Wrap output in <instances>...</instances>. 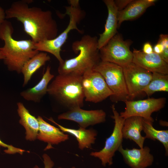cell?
<instances>
[{
  "instance_id": "obj_34",
  "label": "cell",
  "mask_w": 168,
  "mask_h": 168,
  "mask_svg": "<svg viewBox=\"0 0 168 168\" xmlns=\"http://www.w3.org/2000/svg\"><path fill=\"white\" fill-rule=\"evenodd\" d=\"M160 124H161L162 125V124H163V125L165 124L166 125L167 123L166 122L162 120L160 121Z\"/></svg>"
},
{
  "instance_id": "obj_35",
  "label": "cell",
  "mask_w": 168,
  "mask_h": 168,
  "mask_svg": "<svg viewBox=\"0 0 168 168\" xmlns=\"http://www.w3.org/2000/svg\"><path fill=\"white\" fill-rule=\"evenodd\" d=\"M57 168H62L61 167H58Z\"/></svg>"
},
{
  "instance_id": "obj_3",
  "label": "cell",
  "mask_w": 168,
  "mask_h": 168,
  "mask_svg": "<svg viewBox=\"0 0 168 168\" xmlns=\"http://www.w3.org/2000/svg\"><path fill=\"white\" fill-rule=\"evenodd\" d=\"M14 29L12 23L5 20L0 25V39L4 44L1 48L5 64L9 70L20 74L24 64L39 52L35 50L31 40H16L12 36Z\"/></svg>"
},
{
  "instance_id": "obj_1",
  "label": "cell",
  "mask_w": 168,
  "mask_h": 168,
  "mask_svg": "<svg viewBox=\"0 0 168 168\" xmlns=\"http://www.w3.org/2000/svg\"><path fill=\"white\" fill-rule=\"evenodd\" d=\"M31 1L13 2L5 11L6 19L15 18L21 22L24 31L35 43L55 38L58 27L52 12L36 7H30L29 5Z\"/></svg>"
},
{
  "instance_id": "obj_19",
  "label": "cell",
  "mask_w": 168,
  "mask_h": 168,
  "mask_svg": "<svg viewBox=\"0 0 168 168\" xmlns=\"http://www.w3.org/2000/svg\"><path fill=\"white\" fill-rule=\"evenodd\" d=\"M57 125L60 130L64 133H68L75 137L78 142V148L81 150L90 148L95 143L97 132L93 128L86 129L81 127L78 129L64 127L56 122L52 118L48 119Z\"/></svg>"
},
{
  "instance_id": "obj_31",
  "label": "cell",
  "mask_w": 168,
  "mask_h": 168,
  "mask_svg": "<svg viewBox=\"0 0 168 168\" xmlns=\"http://www.w3.org/2000/svg\"><path fill=\"white\" fill-rule=\"evenodd\" d=\"M159 55L165 62L168 63V48L165 49Z\"/></svg>"
},
{
  "instance_id": "obj_29",
  "label": "cell",
  "mask_w": 168,
  "mask_h": 168,
  "mask_svg": "<svg viewBox=\"0 0 168 168\" xmlns=\"http://www.w3.org/2000/svg\"><path fill=\"white\" fill-rule=\"evenodd\" d=\"M142 51L145 54H151L153 52V47L150 42H147L144 44Z\"/></svg>"
},
{
  "instance_id": "obj_14",
  "label": "cell",
  "mask_w": 168,
  "mask_h": 168,
  "mask_svg": "<svg viewBox=\"0 0 168 168\" xmlns=\"http://www.w3.org/2000/svg\"><path fill=\"white\" fill-rule=\"evenodd\" d=\"M118 151L125 162L131 168H146L151 166L154 161V157L147 146L140 149H124L121 145Z\"/></svg>"
},
{
  "instance_id": "obj_25",
  "label": "cell",
  "mask_w": 168,
  "mask_h": 168,
  "mask_svg": "<svg viewBox=\"0 0 168 168\" xmlns=\"http://www.w3.org/2000/svg\"><path fill=\"white\" fill-rule=\"evenodd\" d=\"M0 146H2L7 149L4 150V152L8 154H14L16 153H19L22 154L25 150L20 148L16 147L12 145H7L2 141L0 139Z\"/></svg>"
},
{
  "instance_id": "obj_26",
  "label": "cell",
  "mask_w": 168,
  "mask_h": 168,
  "mask_svg": "<svg viewBox=\"0 0 168 168\" xmlns=\"http://www.w3.org/2000/svg\"><path fill=\"white\" fill-rule=\"evenodd\" d=\"M132 1V0H116L114 1L118 12L125 8Z\"/></svg>"
},
{
  "instance_id": "obj_30",
  "label": "cell",
  "mask_w": 168,
  "mask_h": 168,
  "mask_svg": "<svg viewBox=\"0 0 168 168\" xmlns=\"http://www.w3.org/2000/svg\"><path fill=\"white\" fill-rule=\"evenodd\" d=\"M164 49L162 45L158 42L153 47V52L158 54H161Z\"/></svg>"
},
{
  "instance_id": "obj_33",
  "label": "cell",
  "mask_w": 168,
  "mask_h": 168,
  "mask_svg": "<svg viewBox=\"0 0 168 168\" xmlns=\"http://www.w3.org/2000/svg\"><path fill=\"white\" fill-rule=\"evenodd\" d=\"M4 54L1 49V48H0V60L4 59Z\"/></svg>"
},
{
  "instance_id": "obj_4",
  "label": "cell",
  "mask_w": 168,
  "mask_h": 168,
  "mask_svg": "<svg viewBox=\"0 0 168 168\" xmlns=\"http://www.w3.org/2000/svg\"><path fill=\"white\" fill-rule=\"evenodd\" d=\"M82 79L74 74H58L49 85L47 93L69 110L82 108L84 99Z\"/></svg>"
},
{
  "instance_id": "obj_18",
  "label": "cell",
  "mask_w": 168,
  "mask_h": 168,
  "mask_svg": "<svg viewBox=\"0 0 168 168\" xmlns=\"http://www.w3.org/2000/svg\"><path fill=\"white\" fill-rule=\"evenodd\" d=\"M156 0H132L117 14L118 28L125 21L134 20L141 16L149 7L154 5Z\"/></svg>"
},
{
  "instance_id": "obj_11",
  "label": "cell",
  "mask_w": 168,
  "mask_h": 168,
  "mask_svg": "<svg viewBox=\"0 0 168 168\" xmlns=\"http://www.w3.org/2000/svg\"><path fill=\"white\" fill-rule=\"evenodd\" d=\"M122 68L128 93V100H132L144 93L151 79L152 73L133 63Z\"/></svg>"
},
{
  "instance_id": "obj_8",
  "label": "cell",
  "mask_w": 168,
  "mask_h": 168,
  "mask_svg": "<svg viewBox=\"0 0 168 168\" xmlns=\"http://www.w3.org/2000/svg\"><path fill=\"white\" fill-rule=\"evenodd\" d=\"M113 115L111 116L114 120V125L113 132L105 141L104 147L98 152H91L90 155L99 159L104 166L113 164V157L117 151L122 145L123 137L122 129L125 120L121 117L116 110L115 105L111 106Z\"/></svg>"
},
{
  "instance_id": "obj_27",
  "label": "cell",
  "mask_w": 168,
  "mask_h": 168,
  "mask_svg": "<svg viewBox=\"0 0 168 168\" xmlns=\"http://www.w3.org/2000/svg\"><path fill=\"white\" fill-rule=\"evenodd\" d=\"M43 162L44 168H52L54 165V163L50 157L46 154L43 155ZM33 168H40L38 166H35Z\"/></svg>"
},
{
  "instance_id": "obj_21",
  "label": "cell",
  "mask_w": 168,
  "mask_h": 168,
  "mask_svg": "<svg viewBox=\"0 0 168 168\" xmlns=\"http://www.w3.org/2000/svg\"><path fill=\"white\" fill-rule=\"evenodd\" d=\"M17 111L20 119L19 123L26 130V138L27 140L34 141L37 138L39 124L37 118L32 115L21 102L17 103Z\"/></svg>"
},
{
  "instance_id": "obj_22",
  "label": "cell",
  "mask_w": 168,
  "mask_h": 168,
  "mask_svg": "<svg viewBox=\"0 0 168 168\" xmlns=\"http://www.w3.org/2000/svg\"><path fill=\"white\" fill-rule=\"evenodd\" d=\"M50 59V56L44 52H39L28 60L23 66L21 72L23 76V86L28 83L33 75L46 63Z\"/></svg>"
},
{
  "instance_id": "obj_17",
  "label": "cell",
  "mask_w": 168,
  "mask_h": 168,
  "mask_svg": "<svg viewBox=\"0 0 168 168\" xmlns=\"http://www.w3.org/2000/svg\"><path fill=\"white\" fill-rule=\"evenodd\" d=\"M143 118L133 116L125 119L122 131L123 138L132 140L137 144L140 148L143 147L145 137L141 134L143 128Z\"/></svg>"
},
{
  "instance_id": "obj_6",
  "label": "cell",
  "mask_w": 168,
  "mask_h": 168,
  "mask_svg": "<svg viewBox=\"0 0 168 168\" xmlns=\"http://www.w3.org/2000/svg\"><path fill=\"white\" fill-rule=\"evenodd\" d=\"M94 70L103 76L113 93L110 97L114 102L125 101L128 100V93L124 79L123 68L116 64L101 61Z\"/></svg>"
},
{
  "instance_id": "obj_5",
  "label": "cell",
  "mask_w": 168,
  "mask_h": 168,
  "mask_svg": "<svg viewBox=\"0 0 168 168\" xmlns=\"http://www.w3.org/2000/svg\"><path fill=\"white\" fill-rule=\"evenodd\" d=\"M68 2L69 5L65 7V14L69 16V21L66 28L53 39L43 40L35 43V50L52 54L58 60L59 63H62L64 61L61 57L60 52L62 46L68 39V33L73 30L82 33L83 31L77 26L85 15V12L80 7L79 0H70Z\"/></svg>"
},
{
  "instance_id": "obj_2",
  "label": "cell",
  "mask_w": 168,
  "mask_h": 168,
  "mask_svg": "<svg viewBox=\"0 0 168 168\" xmlns=\"http://www.w3.org/2000/svg\"><path fill=\"white\" fill-rule=\"evenodd\" d=\"M98 38L86 35L73 42L72 50L78 55L59 63L58 74L72 73L82 76L88 71L94 69L101 61L98 48Z\"/></svg>"
},
{
  "instance_id": "obj_12",
  "label": "cell",
  "mask_w": 168,
  "mask_h": 168,
  "mask_svg": "<svg viewBox=\"0 0 168 168\" xmlns=\"http://www.w3.org/2000/svg\"><path fill=\"white\" fill-rule=\"evenodd\" d=\"M106 117V114L102 110H86L77 107L59 114L58 118L73 121L77 123L79 127L86 128L89 126L105 122Z\"/></svg>"
},
{
  "instance_id": "obj_23",
  "label": "cell",
  "mask_w": 168,
  "mask_h": 168,
  "mask_svg": "<svg viewBox=\"0 0 168 168\" xmlns=\"http://www.w3.org/2000/svg\"><path fill=\"white\" fill-rule=\"evenodd\" d=\"M153 123L143 119V130L145 133V136L154 141L157 140L163 145L166 151V155H168V130H158L155 128Z\"/></svg>"
},
{
  "instance_id": "obj_24",
  "label": "cell",
  "mask_w": 168,
  "mask_h": 168,
  "mask_svg": "<svg viewBox=\"0 0 168 168\" xmlns=\"http://www.w3.org/2000/svg\"><path fill=\"white\" fill-rule=\"evenodd\" d=\"M151 79L143 91L148 96L158 91H168V75L153 72Z\"/></svg>"
},
{
  "instance_id": "obj_10",
  "label": "cell",
  "mask_w": 168,
  "mask_h": 168,
  "mask_svg": "<svg viewBox=\"0 0 168 168\" xmlns=\"http://www.w3.org/2000/svg\"><path fill=\"white\" fill-rule=\"evenodd\" d=\"M166 101L164 97L151 98L138 100H127L124 102L126 105L125 110L119 115L124 119L137 116L153 123L154 119L151 116L152 114L163 108Z\"/></svg>"
},
{
  "instance_id": "obj_32",
  "label": "cell",
  "mask_w": 168,
  "mask_h": 168,
  "mask_svg": "<svg viewBox=\"0 0 168 168\" xmlns=\"http://www.w3.org/2000/svg\"><path fill=\"white\" fill-rule=\"evenodd\" d=\"M6 14L5 11L1 7H0V25L5 20Z\"/></svg>"
},
{
  "instance_id": "obj_16",
  "label": "cell",
  "mask_w": 168,
  "mask_h": 168,
  "mask_svg": "<svg viewBox=\"0 0 168 168\" xmlns=\"http://www.w3.org/2000/svg\"><path fill=\"white\" fill-rule=\"evenodd\" d=\"M39 127L37 138L46 142V149L51 148L52 145L58 144L69 139V135L46 121L40 116L37 117Z\"/></svg>"
},
{
  "instance_id": "obj_15",
  "label": "cell",
  "mask_w": 168,
  "mask_h": 168,
  "mask_svg": "<svg viewBox=\"0 0 168 168\" xmlns=\"http://www.w3.org/2000/svg\"><path fill=\"white\" fill-rule=\"evenodd\" d=\"M103 2L108 10V16L103 32L99 34L98 39L99 50L105 46L117 34L118 28L117 14L118 11L113 0H104Z\"/></svg>"
},
{
  "instance_id": "obj_20",
  "label": "cell",
  "mask_w": 168,
  "mask_h": 168,
  "mask_svg": "<svg viewBox=\"0 0 168 168\" xmlns=\"http://www.w3.org/2000/svg\"><path fill=\"white\" fill-rule=\"evenodd\" d=\"M51 68L48 66L39 82L34 87L21 91V96L26 100L35 102H39L47 93L49 84L54 77L51 73Z\"/></svg>"
},
{
  "instance_id": "obj_7",
  "label": "cell",
  "mask_w": 168,
  "mask_h": 168,
  "mask_svg": "<svg viewBox=\"0 0 168 168\" xmlns=\"http://www.w3.org/2000/svg\"><path fill=\"white\" fill-rule=\"evenodd\" d=\"M132 43L131 41L124 40L119 34H117L99 49L101 61L122 67L132 63L133 54L130 48Z\"/></svg>"
},
{
  "instance_id": "obj_28",
  "label": "cell",
  "mask_w": 168,
  "mask_h": 168,
  "mask_svg": "<svg viewBox=\"0 0 168 168\" xmlns=\"http://www.w3.org/2000/svg\"><path fill=\"white\" fill-rule=\"evenodd\" d=\"M157 42L162 44L165 49L168 48V35L161 34L159 36V38Z\"/></svg>"
},
{
  "instance_id": "obj_9",
  "label": "cell",
  "mask_w": 168,
  "mask_h": 168,
  "mask_svg": "<svg viewBox=\"0 0 168 168\" xmlns=\"http://www.w3.org/2000/svg\"><path fill=\"white\" fill-rule=\"evenodd\" d=\"M82 84L86 101L98 103L113 95L102 75L94 69L88 71L82 76Z\"/></svg>"
},
{
  "instance_id": "obj_13",
  "label": "cell",
  "mask_w": 168,
  "mask_h": 168,
  "mask_svg": "<svg viewBox=\"0 0 168 168\" xmlns=\"http://www.w3.org/2000/svg\"><path fill=\"white\" fill-rule=\"evenodd\" d=\"M132 63L152 73L168 74V63L159 54L154 52L150 54L134 49Z\"/></svg>"
}]
</instances>
